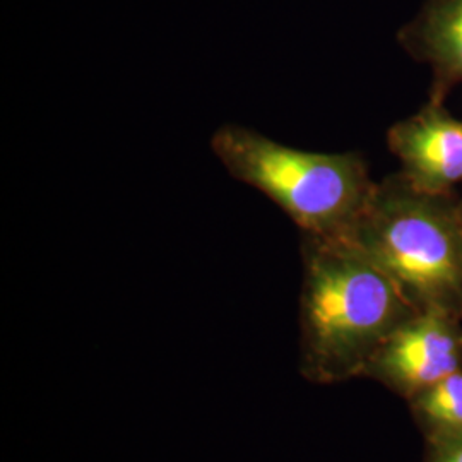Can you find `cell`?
I'll use <instances>...</instances> for the list:
<instances>
[{
  "mask_svg": "<svg viewBox=\"0 0 462 462\" xmlns=\"http://www.w3.org/2000/svg\"><path fill=\"white\" fill-rule=\"evenodd\" d=\"M462 370V320L442 312H416L380 346L364 377L404 401Z\"/></svg>",
  "mask_w": 462,
  "mask_h": 462,
  "instance_id": "277c9868",
  "label": "cell"
},
{
  "mask_svg": "<svg viewBox=\"0 0 462 462\" xmlns=\"http://www.w3.org/2000/svg\"><path fill=\"white\" fill-rule=\"evenodd\" d=\"M416 314L393 280L345 238L303 236L300 370L315 383L364 377L389 336Z\"/></svg>",
  "mask_w": 462,
  "mask_h": 462,
  "instance_id": "6da1fadb",
  "label": "cell"
},
{
  "mask_svg": "<svg viewBox=\"0 0 462 462\" xmlns=\"http://www.w3.org/2000/svg\"><path fill=\"white\" fill-rule=\"evenodd\" d=\"M425 462H462V435L439 442H427Z\"/></svg>",
  "mask_w": 462,
  "mask_h": 462,
  "instance_id": "ba28073f",
  "label": "cell"
},
{
  "mask_svg": "<svg viewBox=\"0 0 462 462\" xmlns=\"http://www.w3.org/2000/svg\"><path fill=\"white\" fill-rule=\"evenodd\" d=\"M402 50L431 74L430 98L444 99L462 84V0H423L399 32Z\"/></svg>",
  "mask_w": 462,
  "mask_h": 462,
  "instance_id": "8992f818",
  "label": "cell"
},
{
  "mask_svg": "<svg viewBox=\"0 0 462 462\" xmlns=\"http://www.w3.org/2000/svg\"><path fill=\"white\" fill-rule=\"evenodd\" d=\"M457 208H459V215H461V221H462V187H461V192L457 194Z\"/></svg>",
  "mask_w": 462,
  "mask_h": 462,
  "instance_id": "9c48e42d",
  "label": "cell"
},
{
  "mask_svg": "<svg viewBox=\"0 0 462 462\" xmlns=\"http://www.w3.org/2000/svg\"><path fill=\"white\" fill-rule=\"evenodd\" d=\"M211 148L230 175L278 204L303 236L346 238L377 183L356 152L290 148L240 125L217 129Z\"/></svg>",
  "mask_w": 462,
  "mask_h": 462,
  "instance_id": "3957f363",
  "label": "cell"
},
{
  "mask_svg": "<svg viewBox=\"0 0 462 462\" xmlns=\"http://www.w3.org/2000/svg\"><path fill=\"white\" fill-rule=\"evenodd\" d=\"M345 240L393 280L416 312H442L462 320L457 194L421 192L397 171L375 183Z\"/></svg>",
  "mask_w": 462,
  "mask_h": 462,
  "instance_id": "7a4b0ae2",
  "label": "cell"
},
{
  "mask_svg": "<svg viewBox=\"0 0 462 462\" xmlns=\"http://www.w3.org/2000/svg\"><path fill=\"white\" fill-rule=\"evenodd\" d=\"M387 146L414 189L456 194L462 187V120L444 99L429 98L416 114L396 122L387 131Z\"/></svg>",
  "mask_w": 462,
  "mask_h": 462,
  "instance_id": "5b68a950",
  "label": "cell"
},
{
  "mask_svg": "<svg viewBox=\"0 0 462 462\" xmlns=\"http://www.w3.org/2000/svg\"><path fill=\"white\" fill-rule=\"evenodd\" d=\"M406 402L427 442L462 435V370L439 380Z\"/></svg>",
  "mask_w": 462,
  "mask_h": 462,
  "instance_id": "52a82bcc",
  "label": "cell"
}]
</instances>
